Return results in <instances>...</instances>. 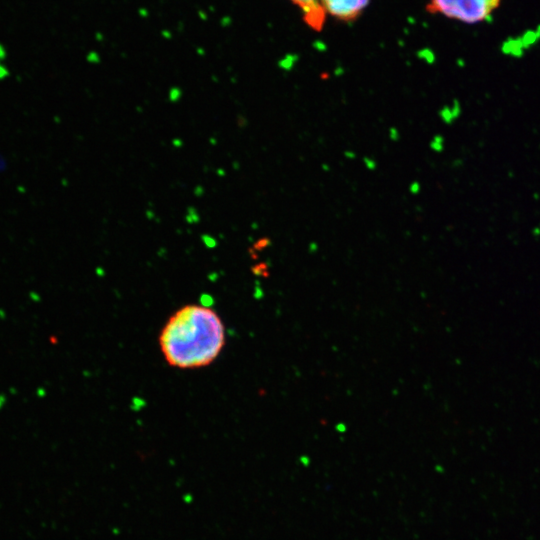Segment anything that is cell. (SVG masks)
Masks as SVG:
<instances>
[{"instance_id": "cell-3", "label": "cell", "mask_w": 540, "mask_h": 540, "mask_svg": "<svg viewBox=\"0 0 540 540\" xmlns=\"http://www.w3.org/2000/svg\"><path fill=\"white\" fill-rule=\"evenodd\" d=\"M327 15L343 22L356 20L370 0H320Z\"/></svg>"}, {"instance_id": "cell-2", "label": "cell", "mask_w": 540, "mask_h": 540, "mask_svg": "<svg viewBox=\"0 0 540 540\" xmlns=\"http://www.w3.org/2000/svg\"><path fill=\"white\" fill-rule=\"evenodd\" d=\"M502 0H429L426 10L430 14L475 25L490 19Z\"/></svg>"}, {"instance_id": "cell-1", "label": "cell", "mask_w": 540, "mask_h": 540, "mask_svg": "<svg viewBox=\"0 0 540 540\" xmlns=\"http://www.w3.org/2000/svg\"><path fill=\"white\" fill-rule=\"evenodd\" d=\"M226 341L219 314L204 305L187 304L165 322L158 337L165 361L178 369L210 365L220 355Z\"/></svg>"}, {"instance_id": "cell-4", "label": "cell", "mask_w": 540, "mask_h": 540, "mask_svg": "<svg viewBox=\"0 0 540 540\" xmlns=\"http://www.w3.org/2000/svg\"><path fill=\"white\" fill-rule=\"evenodd\" d=\"M302 12L305 23L315 31L324 27L326 12L320 0H290Z\"/></svg>"}, {"instance_id": "cell-6", "label": "cell", "mask_w": 540, "mask_h": 540, "mask_svg": "<svg viewBox=\"0 0 540 540\" xmlns=\"http://www.w3.org/2000/svg\"><path fill=\"white\" fill-rule=\"evenodd\" d=\"M187 220H188L189 222H191V221H194V222L197 221V220H198L197 213H196L195 211L189 212V213H188Z\"/></svg>"}, {"instance_id": "cell-5", "label": "cell", "mask_w": 540, "mask_h": 540, "mask_svg": "<svg viewBox=\"0 0 540 540\" xmlns=\"http://www.w3.org/2000/svg\"><path fill=\"white\" fill-rule=\"evenodd\" d=\"M7 57V51L5 46L0 42V80L6 78L9 75V69L5 63Z\"/></svg>"}]
</instances>
